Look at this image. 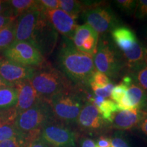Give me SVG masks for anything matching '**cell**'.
Returning <instances> with one entry per match:
<instances>
[{
	"instance_id": "1",
	"label": "cell",
	"mask_w": 147,
	"mask_h": 147,
	"mask_svg": "<svg viewBox=\"0 0 147 147\" xmlns=\"http://www.w3.org/2000/svg\"><path fill=\"white\" fill-rule=\"evenodd\" d=\"M57 61L61 71L75 87L84 90L90 86L96 71L93 56L78 51L71 40L65 38L59 50Z\"/></svg>"
},
{
	"instance_id": "2",
	"label": "cell",
	"mask_w": 147,
	"mask_h": 147,
	"mask_svg": "<svg viewBox=\"0 0 147 147\" xmlns=\"http://www.w3.org/2000/svg\"><path fill=\"white\" fill-rule=\"evenodd\" d=\"M87 94L84 90L74 87L53 96L49 103L53 119L69 127L76 124Z\"/></svg>"
},
{
	"instance_id": "3",
	"label": "cell",
	"mask_w": 147,
	"mask_h": 147,
	"mask_svg": "<svg viewBox=\"0 0 147 147\" xmlns=\"http://www.w3.org/2000/svg\"><path fill=\"white\" fill-rule=\"evenodd\" d=\"M29 80L39 96L47 101L60 92L75 87L61 70L48 61L35 67Z\"/></svg>"
},
{
	"instance_id": "4",
	"label": "cell",
	"mask_w": 147,
	"mask_h": 147,
	"mask_svg": "<svg viewBox=\"0 0 147 147\" xmlns=\"http://www.w3.org/2000/svg\"><path fill=\"white\" fill-rule=\"evenodd\" d=\"M93 59L97 71L111 78H117L125 67L121 53L106 36H100Z\"/></svg>"
},
{
	"instance_id": "5",
	"label": "cell",
	"mask_w": 147,
	"mask_h": 147,
	"mask_svg": "<svg viewBox=\"0 0 147 147\" xmlns=\"http://www.w3.org/2000/svg\"><path fill=\"white\" fill-rule=\"evenodd\" d=\"M53 119L49 101L42 99L29 109L18 115L14 126L22 135L34 130L42 129L48 121Z\"/></svg>"
},
{
	"instance_id": "6",
	"label": "cell",
	"mask_w": 147,
	"mask_h": 147,
	"mask_svg": "<svg viewBox=\"0 0 147 147\" xmlns=\"http://www.w3.org/2000/svg\"><path fill=\"white\" fill-rule=\"evenodd\" d=\"M84 19L98 36H106L115 27L119 26L120 20L104 1L88 8L83 12Z\"/></svg>"
},
{
	"instance_id": "7",
	"label": "cell",
	"mask_w": 147,
	"mask_h": 147,
	"mask_svg": "<svg viewBox=\"0 0 147 147\" xmlns=\"http://www.w3.org/2000/svg\"><path fill=\"white\" fill-rule=\"evenodd\" d=\"M1 55L10 61L25 67H39L47 61L39 50L29 42H14Z\"/></svg>"
},
{
	"instance_id": "8",
	"label": "cell",
	"mask_w": 147,
	"mask_h": 147,
	"mask_svg": "<svg viewBox=\"0 0 147 147\" xmlns=\"http://www.w3.org/2000/svg\"><path fill=\"white\" fill-rule=\"evenodd\" d=\"M40 137L50 147L76 146V134L69 126L54 119L42 127Z\"/></svg>"
},
{
	"instance_id": "9",
	"label": "cell",
	"mask_w": 147,
	"mask_h": 147,
	"mask_svg": "<svg viewBox=\"0 0 147 147\" xmlns=\"http://www.w3.org/2000/svg\"><path fill=\"white\" fill-rule=\"evenodd\" d=\"M58 38V33L41 12L37 22L31 43L39 50L45 57L53 52Z\"/></svg>"
},
{
	"instance_id": "10",
	"label": "cell",
	"mask_w": 147,
	"mask_h": 147,
	"mask_svg": "<svg viewBox=\"0 0 147 147\" xmlns=\"http://www.w3.org/2000/svg\"><path fill=\"white\" fill-rule=\"evenodd\" d=\"M76 125L82 133L98 134L110 127V125L102 119L97 108L89 101H86L80 111Z\"/></svg>"
},
{
	"instance_id": "11",
	"label": "cell",
	"mask_w": 147,
	"mask_h": 147,
	"mask_svg": "<svg viewBox=\"0 0 147 147\" xmlns=\"http://www.w3.org/2000/svg\"><path fill=\"white\" fill-rule=\"evenodd\" d=\"M42 11L38 5L16 18L15 40L16 42H32L37 22Z\"/></svg>"
},
{
	"instance_id": "12",
	"label": "cell",
	"mask_w": 147,
	"mask_h": 147,
	"mask_svg": "<svg viewBox=\"0 0 147 147\" xmlns=\"http://www.w3.org/2000/svg\"><path fill=\"white\" fill-rule=\"evenodd\" d=\"M43 12L57 33L65 39L72 41L74 34L78 27L74 18L59 8L43 11Z\"/></svg>"
},
{
	"instance_id": "13",
	"label": "cell",
	"mask_w": 147,
	"mask_h": 147,
	"mask_svg": "<svg viewBox=\"0 0 147 147\" xmlns=\"http://www.w3.org/2000/svg\"><path fill=\"white\" fill-rule=\"evenodd\" d=\"M34 70L35 67L18 65L0 56V76L12 87L18 82L30 78Z\"/></svg>"
},
{
	"instance_id": "14",
	"label": "cell",
	"mask_w": 147,
	"mask_h": 147,
	"mask_svg": "<svg viewBox=\"0 0 147 147\" xmlns=\"http://www.w3.org/2000/svg\"><path fill=\"white\" fill-rule=\"evenodd\" d=\"M14 87L17 90V102L15 108L18 115L29 109L42 100L33 87L29 79L22 80L16 83Z\"/></svg>"
},
{
	"instance_id": "15",
	"label": "cell",
	"mask_w": 147,
	"mask_h": 147,
	"mask_svg": "<svg viewBox=\"0 0 147 147\" xmlns=\"http://www.w3.org/2000/svg\"><path fill=\"white\" fill-rule=\"evenodd\" d=\"M144 115L140 110H131L119 111L114 114L110 127L120 131L137 128Z\"/></svg>"
},
{
	"instance_id": "16",
	"label": "cell",
	"mask_w": 147,
	"mask_h": 147,
	"mask_svg": "<svg viewBox=\"0 0 147 147\" xmlns=\"http://www.w3.org/2000/svg\"><path fill=\"white\" fill-rule=\"evenodd\" d=\"M113 42L121 53L131 50L138 41L135 33L129 27L119 25L110 32Z\"/></svg>"
},
{
	"instance_id": "17",
	"label": "cell",
	"mask_w": 147,
	"mask_h": 147,
	"mask_svg": "<svg viewBox=\"0 0 147 147\" xmlns=\"http://www.w3.org/2000/svg\"><path fill=\"white\" fill-rule=\"evenodd\" d=\"M144 46L138 41L131 50L121 53L127 70L144 63Z\"/></svg>"
},
{
	"instance_id": "18",
	"label": "cell",
	"mask_w": 147,
	"mask_h": 147,
	"mask_svg": "<svg viewBox=\"0 0 147 147\" xmlns=\"http://www.w3.org/2000/svg\"><path fill=\"white\" fill-rule=\"evenodd\" d=\"M126 95L134 110H140L147 100L146 92L134 82L128 86Z\"/></svg>"
},
{
	"instance_id": "19",
	"label": "cell",
	"mask_w": 147,
	"mask_h": 147,
	"mask_svg": "<svg viewBox=\"0 0 147 147\" xmlns=\"http://www.w3.org/2000/svg\"><path fill=\"white\" fill-rule=\"evenodd\" d=\"M16 18L0 30V54L13 45L15 40Z\"/></svg>"
},
{
	"instance_id": "20",
	"label": "cell",
	"mask_w": 147,
	"mask_h": 147,
	"mask_svg": "<svg viewBox=\"0 0 147 147\" xmlns=\"http://www.w3.org/2000/svg\"><path fill=\"white\" fill-rule=\"evenodd\" d=\"M18 92L15 87H0V110L14 107L17 102Z\"/></svg>"
},
{
	"instance_id": "21",
	"label": "cell",
	"mask_w": 147,
	"mask_h": 147,
	"mask_svg": "<svg viewBox=\"0 0 147 147\" xmlns=\"http://www.w3.org/2000/svg\"><path fill=\"white\" fill-rule=\"evenodd\" d=\"M127 71L132 81L140 86L147 94V64L140 63L128 69Z\"/></svg>"
},
{
	"instance_id": "22",
	"label": "cell",
	"mask_w": 147,
	"mask_h": 147,
	"mask_svg": "<svg viewBox=\"0 0 147 147\" xmlns=\"http://www.w3.org/2000/svg\"><path fill=\"white\" fill-rule=\"evenodd\" d=\"M59 8L75 20L85 10L83 1L76 0H59Z\"/></svg>"
},
{
	"instance_id": "23",
	"label": "cell",
	"mask_w": 147,
	"mask_h": 147,
	"mask_svg": "<svg viewBox=\"0 0 147 147\" xmlns=\"http://www.w3.org/2000/svg\"><path fill=\"white\" fill-rule=\"evenodd\" d=\"M95 33L97 32H95L87 23L82 25H78L74 32V34L73 39L71 42H72L74 46L78 51H80L84 42L89 36L95 34Z\"/></svg>"
},
{
	"instance_id": "24",
	"label": "cell",
	"mask_w": 147,
	"mask_h": 147,
	"mask_svg": "<svg viewBox=\"0 0 147 147\" xmlns=\"http://www.w3.org/2000/svg\"><path fill=\"white\" fill-rule=\"evenodd\" d=\"M96 108L102 116V119L110 125L113 120L114 114L119 112L117 104L113 100L106 98Z\"/></svg>"
},
{
	"instance_id": "25",
	"label": "cell",
	"mask_w": 147,
	"mask_h": 147,
	"mask_svg": "<svg viewBox=\"0 0 147 147\" xmlns=\"http://www.w3.org/2000/svg\"><path fill=\"white\" fill-rule=\"evenodd\" d=\"M8 2L16 18L37 5V1L34 0H9Z\"/></svg>"
},
{
	"instance_id": "26",
	"label": "cell",
	"mask_w": 147,
	"mask_h": 147,
	"mask_svg": "<svg viewBox=\"0 0 147 147\" xmlns=\"http://www.w3.org/2000/svg\"><path fill=\"white\" fill-rule=\"evenodd\" d=\"M18 137L23 136L18 131L14 124L0 123V142Z\"/></svg>"
},
{
	"instance_id": "27",
	"label": "cell",
	"mask_w": 147,
	"mask_h": 147,
	"mask_svg": "<svg viewBox=\"0 0 147 147\" xmlns=\"http://www.w3.org/2000/svg\"><path fill=\"white\" fill-rule=\"evenodd\" d=\"M18 113L15 107L0 110V123L14 124Z\"/></svg>"
},
{
	"instance_id": "28",
	"label": "cell",
	"mask_w": 147,
	"mask_h": 147,
	"mask_svg": "<svg viewBox=\"0 0 147 147\" xmlns=\"http://www.w3.org/2000/svg\"><path fill=\"white\" fill-rule=\"evenodd\" d=\"M128 89V86L123 83V82L114 87L113 91L111 92V100L115 102L116 104L118 103L121 100V99L126 95L127 91Z\"/></svg>"
},
{
	"instance_id": "29",
	"label": "cell",
	"mask_w": 147,
	"mask_h": 147,
	"mask_svg": "<svg viewBox=\"0 0 147 147\" xmlns=\"http://www.w3.org/2000/svg\"><path fill=\"white\" fill-rule=\"evenodd\" d=\"M110 82V78L106 74L96 70L92 76L90 85H93L97 88H103Z\"/></svg>"
},
{
	"instance_id": "30",
	"label": "cell",
	"mask_w": 147,
	"mask_h": 147,
	"mask_svg": "<svg viewBox=\"0 0 147 147\" xmlns=\"http://www.w3.org/2000/svg\"><path fill=\"white\" fill-rule=\"evenodd\" d=\"M115 3L121 11L127 14H134L136 5V1L134 0H117Z\"/></svg>"
},
{
	"instance_id": "31",
	"label": "cell",
	"mask_w": 147,
	"mask_h": 147,
	"mask_svg": "<svg viewBox=\"0 0 147 147\" xmlns=\"http://www.w3.org/2000/svg\"><path fill=\"white\" fill-rule=\"evenodd\" d=\"M134 17L139 20L147 18V0L136 1L135 10L134 12Z\"/></svg>"
},
{
	"instance_id": "32",
	"label": "cell",
	"mask_w": 147,
	"mask_h": 147,
	"mask_svg": "<svg viewBox=\"0 0 147 147\" xmlns=\"http://www.w3.org/2000/svg\"><path fill=\"white\" fill-rule=\"evenodd\" d=\"M114 87L115 86H114L113 82H110L106 87L103 88H97L93 85H90V87H91V90L94 93L95 95L103 97L104 98H107V97H110L111 92L113 91Z\"/></svg>"
},
{
	"instance_id": "33",
	"label": "cell",
	"mask_w": 147,
	"mask_h": 147,
	"mask_svg": "<svg viewBox=\"0 0 147 147\" xmlns=\"http://www.w3.org/2000/svg\"><path fill=\"white\" fill-rule=\"evenodd\" d=\"M37 1L38 8L42 12L59 8V0H38Z\"/></svg>"
},
{
	"instance_id": "34",
	"label": "cell",
	"mask_w": 147,
	"mask_h": 147,
	"mask_svg": "<svg viewBox=\"0 0 147 147\" xmlns=\"http://www.w3.org/2000/svg\"><path fill=\"white\" fill-rule=\"evenodd\" d=\"M0 147H25L23 137L14 138L0 142Z\"/></svg>"
},
{
	"instance_id": "35",
	"label": "cell",
	"mask_w": 147,
	"mask_h": 147,
	"mask_svg": "<svg viewBox=\"0 0 147 147\" xmlns=\"http://www.w3.org/2000/svg\"><path fill=\"white\" fill-rule=\"evenodd\" d=\"M112 147H131L127 140L122 134L115 133L111 138Z\"/></svg>"
},
{
	"instance_id": "36",
	"label": "cell",
	"mask_w": 147,
	"mask_h": 147,
	"mask_svg": "<svg viewBox=\"0 0 147 147\" xmlns=\"http://www.w3.org/2000/svg\"><path fill=\"white\" fill-rule=\"evenodd\" d=\"M0 14H10L14 16L8 1L0 0Z\"/></svg>"
},
{
	"instance_id": "37",
	"label": "cell",
	"mask_w": 147,
	"mask_h": 147,
	"mask_svg": "<svg viewBox=\"0 0 147 147\" xmlns=\"http://www.w3.org/2000/svg\"><path fill=\"white\" fill-rule=\"evenodd\" d=\"M16 18L15 16L10 14H0V30Z\"/></svg>"
},
{
	"instance_id": "38",
	"label": "cell",
	"mask_w": 147,
	"mask_h": 147,
	"mask_svg": "<svg viewBox=\"0 0 147 147\" xmlns=\"http://www.w3.org/2000/svg\"><path fill=\"white\" fill-rule=\"evenodd\" d=\"M97 147H111V138L106 136H101L97 140Z\"/></svg>"
},
{
	"instance_id": "39",
	"label": "cell",
	"mask_w": 147,
	"mask_h": 147,
	"mask_svg": "<svg viewBox=\"0 0 147 147\" xmlns=\"http://www.w3.org/2000/svg\"><path fill=\"white\" fill-rule=\"evenodd\" d=\"M25 147H50L41 138H38L36 140L31 141L25 145Z\"/></svg>"
},
{
	"instance_id": "40",
	"label": "cell",
	"mask_w": 147,
	"mask_h": 147,
	"mask_svg": "<svg viewBox=\"0 0 147 147\" xmlns=\"http://www.w3.org/2000/svg\"><path fill=\"white\" fill-rule=\"evenodd\" d=\"M80 147H97L96 142L88 137H82L80 141Z\"/></svg>"
},
{
	"instance_id": "41",
	"label": "cell",
	"mask_w": 147,
	"mask_h": 147,
	"mask_svg": "<svg viewBox=\"0 0 147 147\" xmlns=\"http://www.w3.org/2000/svg\"><path fill=\"white\" fill-rule=\"evenodd\" d=\"M144 135L147 136V116H144L138 126V127Z\"/></svg>"
},
{
	"instance_id": "42",
	"label": "cell",
	"mask_w": 147,
	"mask_h": 147,
	"mask_svg": "<svg viewBox=\"0 0 147 147\" xmlns=\"http://www.w3.org/2000/svg\"><path fill=\"white\" fill-rule=\"evenodd\" d=\"M12 87V86H11L8 82L3 80L2 77L0 76V87Z\"/></svg>"
},
{
	"instance_id": "43",
	"label": "cell",
	"mask_w": 147,
	"mask_h": 147,
	"mask_svg": "<svg viewBox=\"0 0 147 147\" xmlns=\"http://www.w3.org/2000/svg\"><path fill=\"white\" fill-rule=\"evenodd\" d=\"M140 111L142 113L144 116H147V100L144 104V105L142 106V107L140 108Z\"/></svg>"
},
{
	"instance_id": "44",
	"label": "cell",
	"mask_w": 147,
	"mask_h": 147,
	"mask_svg": "<svg viewBox=\"0 0 147 147\" xmlns=\"http://www.w3.org/2000/svg\"><path fill=\"white\" fill-rule=\"evenodd\" d=\"M144 63L147 64V47L144 48Z\"/></svg>"
},
{
	"instance_id": "45",
	"label": "cell",
	"mask_w": 147,
	"mask_h": 147,
	"mask_svg": "<svg viewBox=\"0 0 147 147\" xmlns=\"http://www.w3.org/2000/svg\"><path fill=\"white\" fill-rule=\"evenodd\" d=\"M146 34H147V29H146Z\"/></svg>"
},
{
	"instance_id": "46",
	"label": "cell",
	"mask_w": 147,
	"mask_h": 147,
	"mask_svg": "<svg viewBox=\"0 0 147 147\" xmlns=\"http://www.w3.org/2000/svg\"><path fill=\"white\" fill-rule=\"evenodd\" d=\"M111 147H112V146H111Z\"/></svg>"
}]
</instances>
